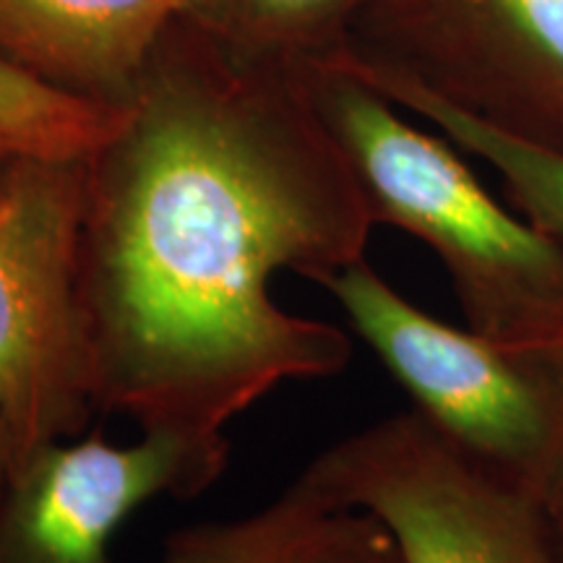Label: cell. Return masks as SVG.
<instances>
[{
	"label": "cell",
	"instance_id": "3957f363",
	"mask_svg": "<svg viewBox=\"0 0 563 563\" xmlns=\"http://www.w3.org/2000/svg\"><path fill=\"white\" fill-rule=\"evenodd\" d=\"M84 183L87 159H0V415L16 464L97 415L76 279Z\"/></svg>",
	"mask_w": 563,
	"mask_h": 563
},
{
	"label": "cell",
	"instance_id": "8fae6325",
	"mask_svg": "<svg viewBox=\"0 0 563 563\" xmlns=\"http://www.w3.org/2000/svg\"><path fill=\"white\" fill-rule=\"evenodd\" d=\"M376 0H191L186 16L238 58L306 70L340 55Z\"/></svg>",
	"mask_w": 563,
	"mask_h": 563
},
{
	"label": "cell",
	"instance_id": "7c38bea8",
	"mask_svg": "<svg viewBox=\"0 0 563 563\" xmlns=\"http://www.w3.org/2000/svg\"><path fill=\"white\" fill-rule=\"evenodd\" d=\"M123 115L125 108L66 95L0 58V159H87Z\"/></svg>",
	"mask_w": 563,
	"mask_h": 563
},
{
	"label": "cell",
	"instance_id": "6da1fadb",
	"mask_svg": "<svg viewBox=\"0 0 563 563\" xmlns=\"http://www.w3.org/2000/svg\"><path fill=\"white\" fill-rule=\"evenodd\" d=\"M373 228L302 70L180 16L87 157L76 279L97 412L217 439L279 386L342 373L350 336L269 285L361 262Z\"/></svg>",
	"mask_w": 563,
	"mask_h": 563
},
{
	"label": "cell",
	"instance_id": "30bf717a",
	"mask_svg": "<svg viewBox=\"0 0 563 563\" xmlns=\"http://www.w3.org/2000/svg\"><path fill=\"white\" fill-rule=\"evenodd\" d=\"M361 79L389 97L405 112H412L441 131L456 150L483 159L501 178L506 201L517 209L534 230H540L555 249L563 251V154L517 139L493 125L477 121L475 115L449 104L433 91L420 87L410 76L397 70L373 66L368 60L342 51L334 55Z\"/></svg>",
	"mask_w": 563,
	"mask_h": 563
},
{
	"label": "cell",
	"instance_id": "9a60e30c",
	"mask_svg": "<svg viewBox=\"0 0 563 563\" xmlns=\"http://www.w3.org/2000/svg\"><path fill=\"white\" fill-rule=\"evenodd\" d=\"M13 464H16V452H13V441H11L9 426H5L3 415H0V496H3L5 485H9V477L13 473Z\"/></svg>",
	"mask_w": 563,
	"mask_h": 563
},
{
	"label": "cell",
	"instance_id": "4fadbf2b",
	"mask_svg": "<svg viewBox=\"0 0 563 563\" xmlns=\"http://www.w3.org/2000/svg\"><path fill=\"white\" fill-rule=\"evenodd\" d=\"M538 496L543 501V509L548 514V522H551L555 540H559L563 551V441L555 452L551 467L543 475V481L538 485Z\"/></svg>",
	"mask_w": 563,
	"mask_h": 563
},
{
	"label": "cell",
	"instance_id": "8992f818",
	"mask_svg": "<svg viewBox=\"0 0 563 563\" xmlns=\"http://www.w3.org/2000/svg\"><path fill=\"white\" fill-rule=\"evenodd\" d=\"M344 51L563 154V0H376Z\"/></svg>",
	"mask_w": 563,
	"mask_h": 563
},
{
	"label": "cell",
	"instance_id": "5bb4252c",
	"mask_svg": "<svg viewBox=\"0 0 563 563\" xmlns=\"http://www.w3.org/2000/svg\"><path fill=\"white\" fill-rule=\"evenodd\" d=\"M527 357H532V361L543 363L545 368L555 376V382L563 384V332L559 336H553V340L548 342L545 347L530 352V355H527Z\"/></svg>",
	"mask_w": 563,
	"mask_h": 563
},
{
	"label": "cell",
	"instance_id": "7a4b0ae2",
	"mask_svg": "<svg viewBox=\"0 0 563 563\" xmlns=\"http://www.w3.org/2000/svg\"><path fill=\"white\" fill-rule=\"evenodd\" d=\"M316 110L347 157L376 224L435 256L467 327L530 355L563 332V251L498 203L454 141L422 131L340 60L302 70Z\"/></svg>",
	"mask_w": 563,
	"mask_h": 563
},
{
	"label": "cell",
	"instance_id": "ba28073f",
	"mask_svg": "<svg viewBox=\"0 0 563 563\" xmlns=\"http://www.w3.org/2000/svg\"><path fill=\"white\" fill-rule=\"evenodd\" d=\"M191 0H0V58L81 100L129 108Z\"/></svg>",
	"mask_w": 563,
	"mask_h": 563
},
{
	"label": "cell",
	"instance_id": "2e32d148",
	"mask_svg": "<svg viewBox=\"0 0 563 563\" xmlns=\"http://www.w3.org/2000/svg\"><path fill=\"white\" fill-rule=\"evenodd\" d=\"M391 563H402V559H399V553H397V559H394Z\"/></svg>",
	"mask_w": 563,
	"mask_h": 563
},
{
	"label": "cell",
	"instance_id": "5b68a950",
	"mask_svg": "<svg viewBox=\"0 0 563 563\" xmlns=\"http://www.w3.org/2000/svg\"><path fill=\"white\" fill-rule=\"evenodd\" d=\"M412 410L462 452L538 490L563 441V384L543 363L456 329L361 258L319 282Z\"/></svg>",
	"mask_w": 563,
	"mask_h": 563
},
{
	"label": "cell",
	"instance_id": "277c9868",
	"mask_svg": "<svg viewBox=\"0 0 563 563\" xmlns=\"http://www.w3.org/2000/svg\"><path fill=\"white\" fill-rule=\"evenodd\" d=\"M295 481L373 514L402 563H563L538 490L462 452L415 410L344 435Z\"/></svg>",
	"mask_w": 563,
	"mask_h": 563
},
{
	"label": "cell",
	"instance_id": "9c48e42d",
	"mask_svg": "<svg viewBox=\"0 0 563 563\" xmlns=\"http://www.w3.org/2000/svg\"><path fill=\"white\" fill-rule=\"evenodd\" d=\"M397 545L376 517L287 485L264 509L175 530L159 563H391Z\"/></svg>",
	"mask_w": 563,
	"mask_h": 563
},
{
	"label": "cell",
	"instance_id": "52a82bcc",
	"mask_svg": "<svg viewBox=\"0 0 563 563\" xmlns=\"http://www.w3.org/2000/svg\"><path fill=\"white\" fill-rule=\"evenodd\" d=\"M228 435L144 433L115 446L102 433L42 443L0 496V563H110L112 532L152 498H194L220 481Z\"/></svg>",
	"mask_w": 563,
	"mask_h": 563
}]
</instances>
